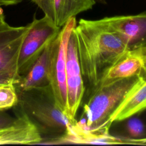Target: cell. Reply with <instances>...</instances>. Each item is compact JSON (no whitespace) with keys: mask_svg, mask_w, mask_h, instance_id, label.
<instances>
[{"mask_svg":"<svg viewBox=\"0 0 146 146\" xmlns=\"http://www.w3.org/2000/svg\"><path fill=\"white\" fill-rule=\"evenodd\" d=\"M74 31L84 96L98 87L107 71L128 50L118 35L100 19H81Z\"/></svg>","mask_w":146,"mask_h":146,"instance_id":"cell-1","label":"cell"},{"mask_svg":"<svg viewBox=\"0 0 146 146\" xmlns=\"http://www.w3.org/2000/svg\"><path fill=\"white\" fill-rule=\"evenodd\" d=\"M17 93L15 112L25 115L36 126L43 137L42 141L63 136L76 121H71L58 107L50 84Z\"/></svg>","mask_w":146,"mask_h":146,"instance_id":"cell-2","label":"cell"},{"mask_svg":"<svg viewBox=\"0 0 146 146\" xmlns=\"http://www.w3.org/2000/svg\"><path fill=\"white\" fill-rule=\"evenodd\" d=\"M146 77L138 75L101 85L86 96L83 116L78 124L91 131L110 128V119Z\"/></svg>","mask_w":146,"mask_h":146,"instance_id":"cell-3","label":"cell"},{"mask_svg":"<svg viewBox=\"0 0 146 146\" xmlns=\"http://www.w3.org/2000/svg\"><path fill=\"white\" fill-rule=\"evenodd\" d=\"M76 25L75 17L70 18L51 42L50 86L57 105L66 115L67 110L66 54L69 38Z\"/></svg>","mask_w":146,"mask_h":146,"instance_id":"cell-4","label":"cell"},{"mask_svg":"<svg viewBox=\"0 0 146 146\" xmlns=\"http://www.w3.org/2000/svg\"><path fill=\"white\" fill-rule=\"evenodd\" d=\"M29 26L18 58L19 76L29 70L48 43L58 35L61 28L56 26L46 15L40 19H36L34 16Z\"/></svg>","mask_w":146,"mask_h":146,"instance_id":"cell-5","label":"cell"},{"mask_svg":"<svg viewBox=\"0 0 146 146\" xmlns=\"http://www.w3.org/2000/svg\"><path fill=\"white\" fill-rule=\"evenodd\" d=\"M74 29L71 33L67 47L66 85L67 102L66 115L71 121L75 122L76 121L75 119L76 113L83 100L85 86L79 64L76 40Z\"/></svg>","mask_w":146,"mask_h":146,"instance_id":"cell-6","label":"cell"},{"mask_svg":"<svg viewBox=\"0 0 146 146\" xmlns=\"http://www.w3.org/2000/svg\"><path fill=\"white\" fill-rule=\"evenodd\" d=\"M29 27V24L13 27L6 22L0 25V75L19 79L18 58Z\"/></svg>","mask_w":146,"mask_h":146,"instance_id":"cell-7","label":"cell"},{"mask_svg":"<svg viewBox=\"0 0 146 146\" xmlns=\"http://www.w3.org/2000/svg\"><path fill=\"white\" fill-rule=\"evenodd\" d=\"M135 144L146 145V137L132 139L128 136H116L109 133V128L91 131L84 129L77 121L71 125L63 136L44 141L43 144Z\"/></svg>","mask_w":146,"mask_h":146,"instance_id":"cell-8","label":"cell"},{"mask_svg":"<svg viewBox=\"0 0 146 146\" xmlns=\"http://www.w3.org/2000/svg\"><path fill=\"white\" fill-rule=\"evenodd\" d=\"M100 20L118 35L128 51L146 48V11L104 17Z\"/></svg>","mask_w":146,"mask_h":146,"instance_id":"cell-9","label":"cell"},{"mask_svg":"<svg viewBox=\"0 0 146 146\" xmlns=\"http://www.w3.org/2000/svg\"><path fill=\"white\" fill-rule=\"evenodd\" d=\"M57 26L62 27L70 18L91 9L96 0H31Z\"/></svg>","mask_w":146,"mask_h":146,"instance_id":"cell-10","label":"cell"},{"mask_svg":"<svg viewBox=\"0 0 146 146\" xmlns=\"http://www.w3.org/2000/svg\"><path fill=\"white\" fill-rule=\"evenodd\" d=\"M15 113V120L0 128V145L39 144L43 137L36 126L25 115Z\"/></svg>","mask_w":146,"mask_h":146,"instance_id":"cell-11","label":"cell"},{"mask_svg":"<svg viewBox=\"0 0 146 146\" xmlns=\"http://www.w3.org/2000/svg\"><path fill=\"white\" fill-rule=\"evenodd\" d=\"M52 40L29 70L19 76L14 84L17 92L50 85Z\"/></svg>","mask_w":146,"mask_h":146,"instance_id":"cell-12","label":"cell"},{"mask_svg":"<svg viewBox=\"0 0 146 146\" xmlns=\"http://www.w3.org/2000/svg\"><path fill=\"white\" fill-rule=\"evenodd\" d=\"M145 56L146 48L128 51L107 71L98 87L117 79L140 75Z\"/></svg>","mask_w":146,"mask_h":146,"instance_id":"cell-13","label":"cell"},{"mask_svg":"<svg viewBox=\"0 0 146 146\" xmlns=\"http://www.w3.org/2000/svg\"><path fill=\"white\" fill-rule=\"evenodd\" d=\"M146 110V78L112 115L110 124L125 120Z\"/></svg>","mask_w":146,"mask_h":146,"instance_id":"cell-14","label":"cell"},{"mask_svg":"<svg viewBox=\"0 0 146 146\" xmlns=\"http://www.w3.org/2000/svg\"><path fill=\"white\" fill-rule=\"evenodd\" d=\"M18 102V95L14 83L0 84V111L14 108Z\"/></svg>","mask_w":146,"mask_h":146,"instance_id":"cell-15","label":"cell"},{"mask_svg":"<svg viewBox=\"0 0 146 146\" xmlns=\"http://www.w3.org/2000/svg\"><path fill=\"white\" fill-rule=\"evenodd\" d=\"M127 119L125 130L128 137L135 139H141L146 137L145 126L141 119L133 117V116Z\"/></svg>","mask_w":146,"mask_h":146,"instance_id":"cell-16","label":"cell"},{"mask_svg":"<svg viewBox=\"0 0 146 146\" xmlns=\"http://www.w3.org/2000/svg\"><path fill=\"white\" fill-rule=\"evenodd\" d=\"M15 119V117H12L5 111H0V128L10 125Z\"/></svg>","mask_w":146,"mask_h":146,"instance_id":"cell-17","label":"cell"},{"mask_svg":"<svg viewBox=\"0 0 146 146\" xmlns=\"http://www.w3.org/2000/svg\"><path fill=\"white\" fill-rule=\"evenodd\" d=\"M17 82V80L13 78L0 75V84L2 83H14V84Z\"/></svg>","mask_w":146,"mask_h":146,"instance_id":"cell-18","label":"cell"},{"mask_svg":"<svg viewBox=\"0 0 146 146\" xmlns=\"http://www.w3.org/2000/svg\"><path fill=\"white\" fill-rule=\"evenodd\" d=\"M23 0H0V6H9L18 4Z\"/></svg>","mask_w":146,"mask_h":146,"instance_id":"cell-19","label":"cell"},{"mask_svg":"<svg viewBox=\"0 0 146 146\" xmlns=\"http://www.w3.org/2000/svg\"><path fill=\"white\" fill-rule=\"evenodd\" d=\"M5 23L6 21L5 15L3 14V11L1 7V6H0V25H2Z\"/></svg>","mask_w":146,"mask_h":146,"instance_id":"cell-20","label":"cell"},{"mask_svg":"<svg viewBox=\"0 0 146 146\" xmlns=\"http://www.w3.org/2000/svg\"><path fill=\"white\" fill-rule=\"evenodd\" d=\"M141 75H142L143 76L146 77V56L144 59V66L142 70V72L141 73Z\"/></svg>","mask_w":146,"mask_h":146,"instance_id":"cell-21","label":"cell"},{"mask_svg":"<svg viewBox=\"0 0 146 146\" xmlns=\"http://www.w3.org/2000/svg\"><path fill=\"white\" fill-rule=\"evenodd\" d=\"M96 2H98L99 3H106V1L104 0H96Z\"/></svg>","mask_w":146,"mask_h":146,"instance_id":"cell-22","label":"cell"}]
</instances>
